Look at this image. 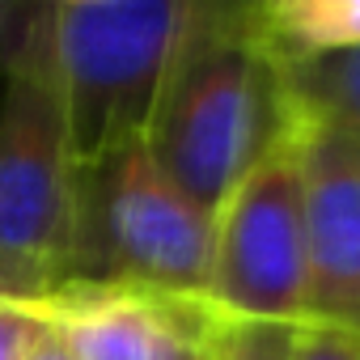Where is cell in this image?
<instances>
[{"instance_id": "obj_3", "label": "cell", "mask_w": 360, "mask_h": 360, "mask_svg": "<svg viewBox=\"0 0 360 360\" xmlns=\"http://www.w3.org/2000/svg\"><path fill=\"white\" fill-rule=\"evenodd\" d=\"M212 242V217L169 183L140 140L77 169L60 288H153L208 301Z\"/></svg>"}, {"instance_id": "obj_5", "label": "cell", "mask_w": 360, "mask_h": 360, "mask_svg": "<svg viewBox=\"0 0 360 360\" xmlns=\"http://www.w3.org/2000/svg\"><path fill=\"white\" fill-rule=\"evenodd\" d=\"M212 225L208 301L229 318L297 326L309 297V250L292 136L242 174Z\"/></svg>"}, {"instance_id": "obj_8", "label": "cell", "mask_w": 360, "mask_h": 360, "mask_svg": "<svg viewBox=\"0 0 360 360\" xmlns=\"http://www.w3.org/2000/svg\"><path fill=\"white\" fill-rule=\"evenodd\" d=\"M250 13L263 51L280 68L360 47V0H267Z\"/></svg>"}, {"instance_id": "obj_9", "label": "cell", "mask_w": 360, "mask_h": 360, "mask_svg": "<svg viewBox=\"0 0 360 360\" xmlns=\"http://www.w3.org/2000/svg\"><path fill=\"white\" fill-rule=\"evenodd\" d=\"M284 85L301 115L360 140V47L284 68Z\"/></svg>"}, {"instance_id": "obj_10", "label": "cell", "mask_w": 360, "mask_h": 360, "mask_svg": "<svg viewBox=\"0 0 360 360\" xmlns=\"http://www.w3.org/2000/svg\"><path fill=\"white\" fill-rule=\"evenodd\" d=\"M288 330L276 322H246L217 309L208 335V360H288Z\"/></svg>"}, {"instance_id": "obj_14", "label": "cell", "mask_w": 360, "mask_h": 360, "mask_svg": "<svg viewBox=\"0 0 360 360\" xmlns=\"http://www.w3.org/2000/svg\"><path fill=\"white\" fill-rule=\"evenodd\" d=\"M9 22H18V13H13V9H5V5H0V43H5V39L13 43V34H5V26H9Z\"/></svg>"}, {"instance_id": "obj_12", "label": "cell", "mask_w": 360, "mask_h": 360, "mask_svg": "<svg viewBox=\"0 0 360 360\" xmlns=\"http://www.w3.org/2000/svg\"><path fill=\"white\" fill-rule=\"evenodd\" d=\"M43 330L47 314L39 309V301L0 297V360H26L30 347L43 339Z\"/></svg>"}, {"instance_id": "obj_1", "label": "cell", "mask_w": 360, "mask_h": 360, "mask_svg": "<svg viewBox=\"0 0 360 360\" xmlns=\"http://www.w3.org/2000/svg\"><path fill=\"white\" fill-rule=\"evenodd\" d=\"M292 136L284 68L263 51L250 5H191L144 148L195 208L217 217L242 174Z\"/></svg>"}, {"instance_id": "obj_11", "label": "cell", "mask_w": 360, "mask_h": 360, "mask_svg": "<svg viewBox=\"0 0 360 360\" xmlns=\"http://www.w3.org/2000/svg\"><path fill=\"white\" fill-rule=\"evenodd\" d=\"M288 360H360V335L301 318L288 330Z\"/></svg>"}, {"instance_id": "obj_4", "label": "cell", "mask_w": 360, "mask_h": 360, "mask_svg": "<svg viewBox=\"0 0 360 360\" xmlns=\"http://www.w3.org/2000/svg\"><path fill=\"white\" fill-rule=\"evenodd\" d=\"M72 165H98L148 136L191 0H60L47 5Z\"/></svg>"}, {"instance_id": "obj_6", "label": "cell", "mask_w": 360, "mask_h": 360, "mask_svg": "<svg viewBox=\"0 0 360 360\" xmlns=\"http://www.w3.org/2000/svg\"><path fill=\"white\" fill-rule=\"evenodd\" d=\"M292 144L309 250L305 318L360 335V140L292 106Z\"/></svg>"}, {"instance_id": "obj_2", "label": "cell", "mask_w": 360, "mask_h": 360, "mask_svg": "<svg viewBox=\"0 0 360 360\" xmlns=\"http://www.w3.org/2000/svg\"><path fill=\"white\" fill-rule=\"evenodd\" d=\"M72 183L51 18L39 5L5 51L0 85V297L47 301L60 292L72 242Z\"/></svg>"}, {"instance_id": "obj_7", "label": "cell", "mask_w": 360, "mask_h": 360, "mask_svg": "<svg viewBox=\"0 0 360 360\" xmlns=\"http://www.w3.org/2000/svg\"><path fill=\"white\" fill-rule=\"evenodd\" d=\"M77 360H208L217 305L153 288H60L39 301Z\"/></svg>"}, {"instance_id": "obj_13", "label": "cell", "mask_w": 360, "mask_h": 360, "mask_svg": "<svg viewBox=\"0 0 360 360\" xmlns=\"http://www.w3.org/2000/svg\"><path fill=\"white\" fill-rule=\"evenodd\" d=\"M26 360H77V356H72V347L64 343V335H60V330H56V326L47 322L43 339H39V343L30 347V356H26Z\"/></svg>"}]
</instances>
